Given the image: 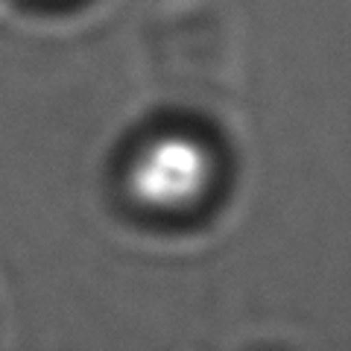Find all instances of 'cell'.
I'll use <instances>...</instances> for the list:
<instances>
[{"mask_svg":"<svg viewBox=\"0 0 351 351\" xmlns=\"http://www.w3.org/2000/svg\"><path fill=\"white\" fill-rule=\"evenodd\" d=\"M211 173V156L196 138L164 135L138 152L126 182L135 202L158 214H176L202 199Z\"/></svg>","mask_w":351,"mask_h":351,"instance_id":"obj_1","label":"cell"}]
</instances>
